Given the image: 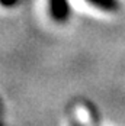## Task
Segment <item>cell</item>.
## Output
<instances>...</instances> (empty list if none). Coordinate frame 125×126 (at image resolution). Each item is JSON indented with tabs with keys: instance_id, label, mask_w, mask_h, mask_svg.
I'll return each instance as SVG.
<instances>
[{
	"instance_id": "cell-1",
	"label": "cell",
	"mask_w": 125,
	"mask_h": 126,
	"mask_svg": "<svg viewBox=\"0 0 125 126\" xmlns=\"http://www.w3.org/2000/svg\"><path fill=\"white\" fill-rule=\"evenodd\" d=\"M50 12L51 17L55 22H65L68 19V1L67 0H50Z\"/></svg>"
},
{
	"instance_id": "cell-3",
	"label": "cell",
	"mask_w": 125,
	"mask_h": 126,
	"mask_svg": "<svg viewBox=\"0 0 125 126\" xmlns=\"http://www.w3.org/2000/svg\"><path fill=\"white\" fill-rule=\"evenodd\" d=\"M0 3L3 6H6V7H12V6H15L18 3V0H0Z\"/></svg>"
},
{
	"instance_id": "cell-2",
	"label": "cell",
	"mask_w": 125,
	"mask_h": 126,
	"mask_svg": "<svg viewBox=\"0 0 125 126\" xmlns=\"http://www.w3.org/2000/svg\"><path fill=\"white\" fill-rule=\"evenodd\" d=\"M90 4L99 7L102 10H106V12H112L118 9V1L116 0H87Z\"/></svg>"
}]
</instances>
